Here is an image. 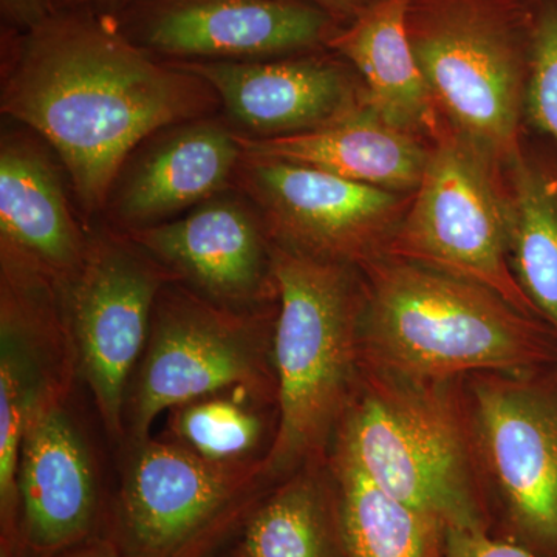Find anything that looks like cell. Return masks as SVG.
<instances>
[{
  "mask_svg": "<svg viewBox=\"0 0 557 557\" xmlns=\"http://www.w3.org/2000/svg\"><path fill=\"white\" fill-rule=\"evenodd\" d=\"M115 16L157 60L269 61L327 50L343 25L306 0H134Z\"/></svg>",
  "mask_w": 557,
  "mask_h": 557,
  "instance_id": "obj_13",
  "label": "cell"
},
{
  "mask_svg": "<svg viewBox=\"0 0 557 557\" xmlns=\"http://www.w3.org/2000/svg\"><path fill=\"white\" fill-rule=\"evenodd\" d=\"M350 557H440L445 528L376 485L347 450L332 445Z\"/></svg>",
  "mask_w": 557,
  "mask_h": 557,
  "instance_id": "obj_23",
  "label": "cell"
},
{
  "mask_svg": "<svg viewBox=\"0 0 557 557\" xmlns=\"http://www.w3.org/2000/svg\"><path fill=\"white\" fill-rule=\"evenodd\" d=\"M174 64L207 81L226 121L245 137L318 129L366 104L357 72L330 49L269 61Z\"/></svg>",
  "mask_w": 557,
  "mask_h": 557,
  "instance_id": "obj_16",
  "label": "cell"
},
{
  "mask_svg": "<svg viewBox=\"0 0 557 557\" xmlns=\"http://www.w3.org/2000/svg\"><path fill=\"white\" fill-rule=\"evenodd\" d=\"M123 449L100 534L124 557L215 556L276 485L263 458L218 463L152 435Z\"/></svg>",
  "mask_w": 557,
  "mask_h": 557,
  "instance_id": "obj_7",
  "label": "cell"
},
{
  "mask_svg": "<svg viewBox=\"0 0 557 557\" xmlns=\"http://www.w3.org/2000/svg\"><path fill=\"white\" fill-rule=\"evenodd\" d=\"M332 445L445 530L493 533L463 379H410L361 364Z\"/></svg>",
  "mask_w": 557,
  "mask_h": 557,
  "instance_id": "obj_4",
  "label": "cell"
},
{
  "mask_svg": "<svg viewBox=\"0 0 557 557\" xmlns=\"http://www.w3.org/2000/svg\"><path fill=\"white\" fill-rule=\"evenodd\" d=\"M78 380L62 288L27 263L0 256V548L16 553V472L25 426Z\"/></svg>",
  "mask_w": 557,
  "mask_h": 557,
  "instance_id": "obj_11",
  "label": "cell"
},
{
  "mask_svg": "<svg viewBox=\"0 0 557 557\" xmlns=\"http://www.w3.org/2000/svg\"><path fill=\"white\" fill-rule=\"evenodd\" d=\"M212 557H237V556H236V553H234L233 549H231V547H230L228 549H222V552L218 553V555L212 556Z\"/></svg>",
  "mask_w": 557,
  "mask_h": 557,
  "instance_id": "obj_31",
  "label": "cell"
},
{
  "mask_svg": "<svg viewBox=\"0 0 557 557\" xmlns=\"http://www.w3.org/2000/svg\"><path fill=\"white\" fill-rule=\"evenodd\" d=\"M175 278L127 234L90 226L89 249L62 288L78 380L89 388L110 442L123 446L127 388L148 343L161 288Z\"/></svg>",
  "mask_w": 557,
  "mask_h": 557,
  "instance_id": "obj_10",
  "label": "cell"
},
{
  "mask_svg": "<svg viewBox=\"0 0 557 557\" xmlns=\"http://www.w3.org/2000/svg\"><path fill=\"white\" fill-rule=\"evenodd\" d=\"M429 145L423 177L383 255L475 282L541 317L509 263L502 171L446 123Z\"/></svg>",
  "mask_w": 557,
  "mask_h": 557,
  "instance_id": "obj_9",
  "label": "cell"
},
{
  "mask_svg": "<svg viewBox=\"0 0 557 557\" xmlns=\"http://www.w3.org/2000/svg\"><path fill=\"white\" fill-rule=\"evenodd\" d=\"M0 557H10V556L5 555V553H0Z\"/></svg>",
  "mask_w": 557,
  "mask_h": 557,
  "instance_id": "obj_32",
  "label": "cell"
},
{
  "mask_svg": "<svg viewBox=\"0 0 557 557\" xmlns=\"http://www.w3.org/2000/svg\"><path fill=\"white\" fill-rule=\"evenodd\" d=\"M358 270L361 364L420 380L557 366L556 330L493 289L383 252Z\"/></svg>",
  "mask_w": 557,
  "mask_h": 557,
  "instance_id": "obj_2",
  "label": "cell"
},
{
  "mask_svg": "<svg viewBox=\"0 0 557 557\" xmlns=\"http://www.w3.org/2000/svg\"><path fill=\"white\" fill-rule=\"evenodd\" d=\"M494 536L557 557V366L463 379Z\"/></svg>",
  "mask_w": 557,
  "mask_h": 557,
  "instance_id": "obj_8",
  "label": "cell"
},
{
  "mask_svg": "<svg viewBox=\"0 0 557 557\" xmlns=\"http://www.w3.org/2000/svg\"><path fill=\"white\" fill-rule=\"evenodd\" d=\"M306 2L324 10L339 25H346L375 0H306Z\"/></svg>",
  "mask_w": 557,
  "mask_h": 557,
  "instance_id": "obj_29",
  "label": "cell"
},
{
  "mask_svg": "<svg viewBox=\"0 0 557 557\" xmlns=\"http://www.w3.org/2000/svg\"><path fill=\"white\" fill-rule=\"evenodd\" d=\"M236 189L277 247L357 269L383 252L413 196L245 152Z\"/></svg>",
  "mask_w": 557,
  "mask_h": 557,
  "instance_id": "obj_12",
  "label": "cell"
},
{
  "mask_svg": "<svg viewBox=\"0 0 557 557\" xmlns=\"http://www.w3.org/2000/svg\"><path fill=\"white\" fill-rule=\"evenodd\" d=\"M440 557H541L536 553L487 533V531L446 530Z\"/></svg>",
  "mask_w": 557,
  "mask_h": 557,
  "instance_id": "obj_26",
  "label": "cell"
},
{
  "mask_svg": "<svg viewBox=\"0 0 557 557\" xmlns=\"http://www.w3.org/2000/svg\"><path fill=\"white\" fill-rule=\"evenodd\" d=\"M16 557L61 552L101 533L100 468L69 398L44 403L28 420L16 472Z\"/></svg>",
  "mask_w": 557,
  "mask_h": 557,
  "instance_id": "obj_14",
  "label": "cell"
},
{
  "mask_svg": "<svg viewBox=\"0 0 557 557\" xmlns=\"http://www.w3.org/2000/svg\"><path fill=\"white\" fill-rule=\"evenodd\" d=\"M276 311L277 304L267 310L228 309L177 278L166 282L127 388L124 445L149 438L163 413L211 395H242L276 410Z\"/></svg>",
  "mask_w": 557,
  "mask_h": 557,
  "instance_id": "obj_6",
  "label": "cell"
},
{
  "mask_svg": "<svg viewBox=\"0 0 557 557\" xmlns=\"http://www.w3.org/2000/svg\"><path fill=\"white\" fill-rule=\"evenodd\" d=\"M40 557H124L121 555L119 549H116L115 545L102 536V534H97V536L87 539V541L79 542V544L73 545V547H69L65 549H61V552L51 553V555L40 556Z\"/></svg>",
  "mask_w": 557,
  "mask_h": 557,
  "instance_id": "obj_28",
  "label": "cell"
},
{
  "mask_svg": "<svg viewBox=\"0 0 557 557\" xmlns=\"http://www.w3.org/2000/svg\"><path fill=\"white\" fill-rule=\"evenodd\" d=\"M2 115L57 153L89 228L139 145L222 109L207 81L138 49L104 11L67 7L2 33Z\"/></svg>",
  "mask_w": 557,
  "mask_h": 557,
  "instance_id": "obj_1",
  "label": "cell"
},
{
  "mask_svg": "<svg viewBox=\"0 0 557 557\" xmlns=\"http://www.w3.org/2000/svg\"><path fill=\"white\" fill-rule=\"evenodd\" d=\"M527 2L533 16L527 124L557 146V0Z\"/></svg>",
  "mask_w": 557,
  "mask_h": 557,
  "instance_id": "obj_25",
  "label": "cell"
},
{
  "mask_svg": "<svg viewBox=\"0 0 557 557\" xmlns=\"http://www.w3.org/2000/svg\"><path fill=\"white\" fill-rule=\"evenodd\" d=\"M248 156L287 161L336 177L413 194L431 145L386 123L368 104L327 126L274 138H251L237 132Z\"/></svg>",
  "mask_w": 557,
  "mask_h": 557,
  "instance_id": "obj_19",
  "label": "cell"
},
{
  "mask_svg": "<svg viewBox=\"0 0 557 557\" xmlns=\"http://www.w3.org/2000/svg\"><path fill=\"white\" fill-rule=\"evenodd\" d=\"M62 172L39 135L22 124L3 126L0 256L27 263L64 288L86 259L90 228L73 211Z\"/></svg>",
  "mask_w": 557,
  "mask_h": 557,
  "instance_id": "obj_18",
  "label": "cell"
},
{
  "mask_svg": "<svg viewBox=\"0 0 557 557\" xmlns=\"http://www.w3.org/2000/svg\"><path fill=\"white\" fill-rule=\"evenodd\" d=\"M502 175L512 273L557 332V146L523 138Z\"/></svg>",
  "mask_w": 557,
  "mask_h": 557,
  "instance_id": "obj_22",
  "label": "cell"
},
{
  "mask_svg": "<svg viewBox=\"0 0 557 557\" xmlns=\"http://www.w3.org/2000/svg\"><path fill=\"white\" fill-rule=\"evenodd\" d=\"M269 409L236 394L194 399L170 410L168 438L218 463L258 460L267 454L263 412Z\"/></svg>",
  "mask_w": 557,
  "mask_h": 557,
  "instance_id": "obj_24",
  "label": "cell"
},
{
  "mask_svg": "<svg viewBox=\"0 0 557 557\" xmlns=\"http://www.w3.org/2000/svg\"><path fill=\"white\" fill-rule=\"evenodd\" d=\"M134 0H62V9L75 7V9H91L104 11V13H116L124 7L129 5Z\"/></svg>",
  "mask_w": 557,
  "mask_h": 557,
  "instance_id": "obj_30",
  "label": "cell"
},
{
  "mask_svg": "<svg viewBox=\"0 0 557 557\" xmlns=\"http://www.w3.org/2000/svg\"><path fill=\"white\" fill-rule=\"evenodd\" d=\"M231 549L237 557H350L329 458L271 487Z\"/></svg>",
  "mask_w": 557,
  "mask_h": 557,
  "instance_id": "obj_21",
  "label": "cell"
},
{
  "mask_svg": "<svg viewBox=\"0 0 557 557\" xmlns=\"http://www.w3.org/2000/svg\"><path fill=\"white\" fill-rule=\"evenodd\" d=\"M62 9V0H0L2 33L22 35Z\"/></svg>",
  "mask_w": 557,
  "mask_h": 557,
  "instance_id": "obj_27",
  "label": "cell"
},
{
  "mask_svg": "<svg viewBox=\"0 0 557 557\" xmlns=\"http://www.w3.org/2000/svg\"><path fill=\"white\" fill-rule=\"evenodd\" d=\"M244 149L237 131L207 116L157 132L132 153L102 214L120 233L152 228L236 188Z\"/></svg>",
  "mask_w": 557,
  "mask_h": 557,
  "instance_id": "obj_17",
  "label": "cell"
},
{
  "mask_svg": "<svg viewBox=\"0 0 557 557\" xmlns=\"http://www.w3.org/2000/svg\"><path fill=\"white\" fill-rule=\"evenodd\" d=\"M410 0H375L343 25L329 49L361 79L366 104L397 129L431 143L443 120L410 46Z\"/></svg>",
  "mask_w": 557,
  "mask_h": 557,
  "instance_id": "obj_20",
  "label": "cell"
},
{
  "mask_svg": "<svg viewBox=\"0 0 557 557\" xmlns=\"http://www.w3.org/2000/svg\"><path fill=\"white\" fill-rule=\"evenodd\" d=\"M406 27L443 123L504 170L525 138L527 0H410Z\"/></svg>",
  "mask_w": 557,
  "mask_h": 557,
  "instance_id": "obj_5",
  "label": "cell"
},
{
  "mask_svg": "<svg viewBox=\"0 0 557 557\" xmlns=\"http://www.w3.org/2000/svg\"><path fill=\"white\" fill-rule=\"evenodd\" d=\"M277 288L276 424L263 468L277 483L329 458L361 372L364 285L357 267L271 242Z\"/></svg>",
  "mask_w": 557,
  "mask_h": 557,
  "instance_id": "obj_3",
  "label": "cell"
},
{
  "mask_svg": "<svg viewBox=\"0 0 557 557\" xmlns=\"http://www.w3.org/2000/svg\"><path fill=\"white\" fill-rule=\"evenodd\" d=\"M124 234L218 306L256 311L277 304L269 233L239 189L218 194L170 222Z\"/></svg>",
  "mask_w": 557,
  "mask_h": 557,
  "instance_id": "obj_15",
  "label": "cell"
}]
</instances>
